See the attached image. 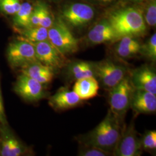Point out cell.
<instances>
[{"label": "cell", "instance_id": "cell-1", "mask_svg": "<svg viewBox=\"0 0 156 156\" xmlns=\"http://www.w3.org/2000/svg\"><path fill=\"white\" fill-rule=\"evenodd\" d=\"M121 120L109 110L104 119L84 136V145L95 146L112 153L123 131Z\"/></svg>", "mask_w": 156, "mask_h": 156}, {"label": "cell", "instance_id": "cell-2", "mask_svg": "<svg viewBox=\"0 0 156 156\" xmlns=\"http://www.w3.org/2000/svg\"><path fill=\"white\" fill-rule=\"evenodd\" d=\"M119 37H137L146 33V24L140 10L127 8L112 13L109 20Z\"/></svg>", "mask_w": 156, "mask_h": 156}, {"label": "cell", "instance_id": "cell-3", "mask_svg": "<svg viewBox=\"0 0 156 156\" xmlns=\"http://www.w3.org/2000/svg\"><path fill=\"white\" fill-rule=\"evenodd\" d=\"M48 40L63 56L78 50V40L62 18L55 19L52 26L48 28Z\"/></svg>", "mask_w": 156, "mask_h": 156}, {"label": "cell", "instance_id": "cell-4", "mask_svg": "<svg viewBox=\"0 0 156 156\" xmlns=\"http://www.w3.org/2000/svg\"><path fill=\"white\" fill-rule=\"evenodd\" d=\"M111 89L109 97V110L114 115L122 120L130 108L134 88L130 79L126 76L119 83Z\"/></svg>", "mask_w": 156, "mask_h": 156}, {"label": "cell", "instance_id": "cell-5", "mask_svg": "<svg viewBox=\"0 0 156 156\" xmlns=\"http://www.w3.org/2000/svg\"><path fill=\"white\" fill-rule=\"evenodd\" d=\"M6 58L13 68H21L33 62L38 61L32 43L19 38L9 43L6 50Z\"/></svg>", "mask_w": 156, "mask_h": 156}, {"label": "cell", "instance_id": "cell-6", "mask_svg": "<svg viewBox=\"0 0 156 156\" xmlns=\"http://www.w3.org/2000/svg\"><path fill=\"white\" fill-rule=\"evenodd\" d=\"M95 78H98L102 84L112 89L119 83L126 76L125 67L109 60L93 63Z\"/></svg>", "mask_w": 156, "mask_h": 156}, {"label": "cell", "instance_id": "cell-7", "mask_svg": "<svg viewBox=\"0 0 156 156\" xmlns=\"http://www.w3.org/2000/svg\"><path fill=\"white\" fill-rule=\"evenodd\" d=\"M141 140L138 136L134 123L123 128L120 137L113 154L117 156H140L142 153Z\"/></svg>", "mask_w": 156, "mask_h": 156}, {"label": "cell", "instance_id": "cell-8", "mask_svg": "<svg viewBox=\"0 0 156 156\" xmlns=\"http://www.w3.org/2000/svg\"><path fill=\"white\" fill-rule=\"evenodd\" d=\"M93 6L82 2H74L66 6L62 10V19L74 27H82L90 22L95 16Z\"/></svg>", "mask_w": 156, "mask_h": 156}, {"label": "cell", "instance_id": "cell-9", "mask_svg": "<svg viewBox=\"0 0 156 156\" xmlns=\"http://www.w3.org/2000/svg\"><path fill=\"white\" fill-rule=\"evenodd\" d=\"M35 56L38 62L51 68L55 71L60 69L66 64V60L62 53L47 39L44 41L32 43Z\"/></svg>", "mask_w": 156, "mask_h": 156}, {"label": "cell", "instance_id": "cell-10", "mask_svg": "<svg viewBox=\"0 0 156 156\" xmlns=\"http://www.w3.org/2000/svg\"><path fill=\"white\" fill-rule=\"evenodd\" d=\"M13 90L23 100L28 102L38 101L44 98L46 94L43 84L23 73L17 78Z\"/></svg>", "mask_w": 156, "mask_h": 156}, {"label": "cell", "instance_id": "cell-11", "mask_svg": "<svg viewBox=\"0 0 156 156\" xmlns=\"http://www.w3.org/2000/svg\"><path fill=\"white\" fill-rule=\"evenodd\" d=\"M27 150L26 146L9 129L8 124L0 125V156H22Z\"/></svg>", "mask_w": 156, "mask_h": 156}, {"label": "cell", "instance_id": "cell-12", "mask_svg": "<svg viewBox=\"0 0 156 156\" xmlns=\"http://www.w3.org/2000/svg\"><path fill=\"white\" fill-rule=\"evenodd\" d=\"M130 81L134 89L142 90L156 94V74L151 67L144 66L135 69Z\"/></svg>", "mask_w": 156, "mask_h": 156}, {"label": "cell", "instance_id": "cell-13", "mask_svg": "<svg viewBox=\"0 0 156 156\" xmlns=\"http://www.w3.org/2000/svg\"><path fill=\"white\" fill-rule=\"evenodd\" d=\"M130 107L139 113L149 114L156 111V97L149 91L134 89L131 97Z\"/></svg>", "mask_w": 156, "mask_h": 156}, {"label": "cell", "instance_id": "cell-14", "mask_svg": "<svg viewBox=\"0 0 156 156\" xmlns=\"http://www.w3.org/2000/svg\"><path fill=\"white\" fill-rule=\"evenodd\" d=\"M120 38L108 20L95 24L87 34V39L92 44H101Z\"/></svg>", "mask_w": 156, "mask_h": 156}, {"label": "cell", "instance_id": "cell-15", "mask_svg": "<svg viewBox=\"0 0 156 156\" xmlns=\"http://www.w3.org/2000/svg\"><path fill=\"white\" fill-rule=\"evenodd\" d=\"M82 101L73 90L62 88L50 97L49 104L56 111H62L78 106Z\"/></svg>", "mask_w": 156, "mask_h": 156}, {"label": "cell", "instance_id": "cell-16", "mask_svg": "<svg viewBox=\"0 0 156 156\" xmlns=\"http://www.w3.org/2000/svg\"><path fill=\"white\" fill-rule=\"evenodd\" d=\"M21 73L33 78L42 84L49 83L55 76V70L38 61L28 64L20 69Z\"/></svg>", "mask_w": 156, "mask_h": 156}, {"label": "cell", "instance_id": "cell-17", "mask_svg": "<svg viewBox=\"0 0 156 156\" xmlns=\"http://www.w3.org/2000/svg\"><path fill=\"white\" fill-rule=\"evenodd\" d=\"M99 89L97 79L93 76L76 80L73 87V91L82 100H87L96 97Z\"/></svg>", "mask_w": 156, "mask_h": 156}, {"label": "cell", "instance_id": "cell-18", "mask_svg": "<svg viewBox=\"0 0 156 156\" xmlns=\"http://www.w3.org/2000/svg\"><path fill=\"white\" fill-rule=\"evenodd\" d=\"M120 38L115 48L118 56L127 58L140 53L142 45L134 37L125 36Z\"/></svg>", "mask_w": 156, "mask_h": 156}, {"label": "cell", "instance_id": "cell-19", "mask_svg": "<svg viewBox=\"0 0 156 156\" xmlns=\"http://www.w3.org/2000/svg\"><path fill=\"white\" fill-rule=\"evenodd\" d=\"M16 29L21 35L19 38L31 43H36L48 39V29L42 26H31L26 28Z\"/></svg>", "mask_w": 156, "mask_h": 156}, {"label": "cell", "instance_id": "cell-20", "mask_svg": "<svg viewBox=\"0 0 156 156\" xmlns=\"http://www.w3.org/2000/svg\"><path fill=\"white\" fill-rule=\"evenodd\" d=\"M69 75L76 80L80 79L95 77L93 63L76 62L71 64L68 68Z\"/></svg>", "mask_w": 156, "mask_h": 156}, {"label": "cell", "instance_id": "cell-21", "mask_svg": "<svg viewBox=\"0 0 156 156\" xmlns=\"http://www.w3.org/2000/svg\"><path fill=\"white\" fill-rule=\"evenodd\" d=\"M33 5L28 2H22L19 10L13 16V24L15 28L21 29L30 27V19Z\"/></svg>", "mask_w": 156, "mask_h": 156}, {"label": "cell", "instance_id": "cell-22", "mask_svg": "<svg viewBox=\"0 0 156 156\" xmlns=\"http://www.w3.org/2000/svg\"><path fill=\"white\" fill-rule=\"evenodd\" d=\"M22 0H0V12L6 16H14L20 8Z\"/></svg>", "mask_w": 156, "mask_h": 156}, {"label": "cell", "instance_id": "cell-23", "mask_svg": "<svg viewBox=\"0 0 156 156\" xmlns=\"http://www.w3.org/2000/svg\"><path fill=\"white\" fill-rule=\"evenodd\" d=\"M140 53L153 62L156 60V34H153L145 45H142Z\"/></svg>", "mask_w": 156, "mask_h": 156}, {"label": "cell", "instance_id": "cell-24", "mask_svg": "<svg viewBox=\"0 0 156 156\" xmlns=\"http://www.w3.org/2000/svg\"><path fill=\"white\" fill-rule=\"evenodd\" d=\"M41 10L39 26L46 28H49L52 26L55 19L48 5L43 2L39 1Z\"/></svg>", "mask_w": 156, "mask_h": 156}, {"label": "cell", "instance_id": "cell-25", "mask_svg": "<svg viewBox=\"0 0 156 156\" xmlns=\"http://www.w3.org/2000/svg\"><path fill=\"white\" fill-rule=\"evenodd\" d=\"M145 23L151 27L156 24V0H149L145 8V15H143Z\"/></svg>", "mask_w": 156, "mask_h": 156}, {"label": "cell", "instance_id": "cell-26", "mask_svg": "<svg viewBox=\"0 0 156 156\" xmlns=\"http://www.w3.org/2000/svg\"><path fill=\"white\" fill-rule=\"evenodd\" d=\"M78 154L80 156H107L112 153L95 146L83 145Z\"/></svg>", "mask_w": 156, "mask_h": 156}, {"label": "cell", "instance_id": "cell-27", "mask_svg": "<svg viewBox=\"0 0 156 156\" xmlns=\"http://www.w3.org/2000/svg\"><path fill=\"white\" fill-rule=\"evenodd\" d=\"M142 149L146 151L155 150L156 148V131L154 130L147 131L141 139Z\"/></svg>", "mask_w": 156, "mask_h": 156}, {"label": "cell", "instance_id": "cell-28", "mask_svg": "<svg viewBox=\"0 0 156 156\" xmlns=\"http://www.w3.org/2000/svg\"><path fill=\"white\" fill-rule=\"evenodd\" d=\"M6 116L5 108L2 99V95L0 86V125H8Z\"/></svg>", "mask_w": 156, "mask_h": 156}, {"label": "cell", "instance_id": "cell-29", "mask_svg": "<svg viewBox=\"0 0 156 156\" xmlns=\"http://www.w3.org/2000/svg\"><path fill=\"white\" fill-rule=\"evenodd\" d=\"M88 1L97 4H100L101 5H108L114 2L116 0H88Z\"/></svg>", "mask_w": 156, "mask_h": 156}, {"label": "cell", "instance_id": "cell-30", "mask_svg": "<svg viewBox=\"0 0 156 156\" xmlns=\"http://www.w3.org/2000/svg\"><path fill=\"white\" fill-rule=\"evenodd\" d=\"M126 1H131V2H141L144 0H126Z\"/></svg>", "mask_w": 156, "mask_h": 156}]
</instances>
